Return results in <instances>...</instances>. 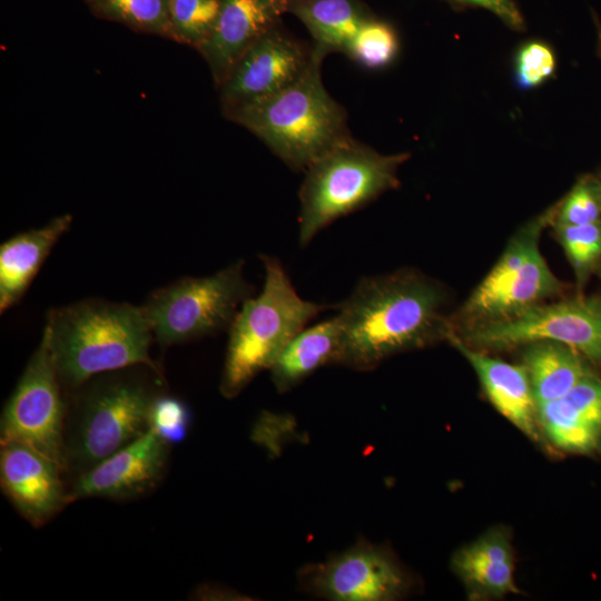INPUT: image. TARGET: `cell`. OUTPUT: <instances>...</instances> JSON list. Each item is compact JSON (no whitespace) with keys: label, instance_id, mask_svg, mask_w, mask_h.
Here are the masks:
<instances>
[{"label":"cell","instance_id":"1","mask_svg":"<svg viewBox=\"0 0 601 601\" xmlns=\"http://www.w3.org/2000/svg\"><path fill=\"white\" fill-rule=\"evenodd\" d=\"M444 286L415 268L364 276L338 305V365L371 371L392 355L446 341Z\"/></svg>","mask_w":601,"mask_h":601},{"label":"cell","instance_id":"2","mask_svg":"<svg viewBox=\"0 0 601 601\" xmlns=\"http://www.w3.org/2000/svg\"><path fill=\"white\" fill-rule=\"evenodd\" d=\"M43 329L66 394L89 378L135 365L161 370L141 305L86 298L50 308Z\"/></svg>","mask_w":601,"mask_h":601},{"label":"cell","instance_id":"3","mask_svg":"<svg viewBox=\"0 0 601 601\" xmlns=\"http://www.w3.org/2000/svg\"><path fill=\"white\" fill-rule=\"evenodd\" d=\"M165 390L162 370L135 365L98 374L67 394L66 473L89 470L149 430V408Z\"/></svg>","mask_w":601,"mask_h":601},{"label":"cell","instance_id":"4","mask_svg":"<svg viewBox=\"0 0 601 601\" xmlns=\"http://www.w3.org/2000/svg\"><path fill=\"white\" fill-rule=\"evenodd\" d=\"M314 51L312 65L295 83L272 97L223 112L295 170H306L351 138L345 109L322 82L325 55Z\"/></svg>","mask_w":601,"mask_h":601},{"label":"cell","instance_id":"5","mask_svg":"<svg viewBox=\"0 0 601 601\" xmlns=\"http://www.w3.org/2000/svg\"><path fill=\"white\" fill-rule=\"evenodd\" d=\"M264 286L246 299L228 332L219 392L236 397L262 371L269 370L289 341L327 307L303 299L280 260L260 255Z\"/></svg>","mask_w":601,"mask_h":601},{"label":"cell","instance_id":"6","mask_svg":"<svg viewBox=\"0 0 601 601\" xmlns=\"http://www.w3.org/2000/svg\"><path fill=\"white\" fill-rule=\"evenodd\" d=\"M410 155H383L352 137L306 169L298 196V242L307 246L338 218L400 186L398 168Z\"/></svg>","mask_w":601,"mask_h":601},{"label":"cell","instance_id":"7","mask_svg":"<svg viewBox=\"0 0 601 601\" xmlns=\"http://www.w3.org/2000/svg\"><path fill=\"white\" fill-rule=\"evenodd\" d=\"M555 210L556 204L516 229L487 275L450 314V333L510 319L562 294L563 283L540 252L541 235Z\"/></svg>","mask_w":601,"mask_h":601},{"label":"cell","instance_id":"8","mask_svg":"<svg viewBox=\"0 0 601 601\" xmlns=\"http://www.w3.org/2000/svg\"><path fill=\"white\" fill-rule=\"evenodd\" d=\"M236 260L213 275L183 277L151 292L141 305L154 341L161 347L228 331L243 303L254 295Z\"/></svg>","mask_w":601,"mask_h":601},{"label":"cell","instance_id":"9","mask_svg":"<svg viewBox=\"0 0 601 601\" xmlns=\"http://www.w3.org/2000/svg\"><path fill=\"white\" fill-rule=\"evenodd\" d=\"M450 335L483 352L508 351L536 341H553L572 347L587 361L601 366V296L577 295L559 302H545L510 319Z\"/></svg>","mask_w":601,"mask_h":601},{"label":"cell","instance_id":"10","mask_svg":"<svg viewBox=\"0 0 601 601\" xmlns=\"http://www.w3.org/2000/svg\"><path fill=\"white\" fill-rule=\"evenodd\" d=\"M66 413L67 394L43 329L39 345L3 407L0 443H22L59 464L66 473Z\"/></svg>","mask_w":601,"mask_h":601},{"label":"cell","instance_id":"11","mask_svg":"<svg viewBox=\"0 0 601 601\" xmlns=\"http://www.w3.org/2000/svg\"><path fill=\"white\" fill-rule=\"evenodd\" d=\"M315 57L280 24L255 40L218 86L223 112L272 97L295 83Z\"/></svg>","mask_w":601,"mask_h":601},{"label":"cell","instance_id":"12","mask_svg":"<svg viewBox=\"0 0 601 601\" xmlns=\"http://www.w3.org/2000/svg\"><path fill=\"white\" fill-rule=\"evenodd\" d=\"M309 593L333 601H390L407 588L403 571L384 550L358 542L298 572Z\"/></svg>","mask_w":601,"mask_h":601},{"label":"cell","instance_id":"13","mask_svg":"<svg viewBox=\"0 0 601 601\" xmlns=\"http://www.w3.org/2000/svg\"><path fill=\"white\" fill-rule=\"evenodd\" d=\"M169 445L152 430L73 477L70 502L105 497L129 500L146 494L164 476Z\"/></svg>","mask_w":601,"mask_h":601},{"label":"cell","instance_id":"14","mask_svg":"<svg viewBox=\"0 0 601 601\" xmlns=\"http://www.w3.org/2000/svg\"><path fill=\"white\" fill-rule=\"evenodd\" d=\"M0 484L3 494L33 526H41L70 502L65 470L19 443H0Z\"/></svg>","mask_w":601,"mask_h":601},{"label":"cell","instance_id":"15","mask_svg":"<svg viewBox=\"0 0 601 601\" xmlns=\"http://www.w3.org/2000/svg\"><path fill=\"white\" fill-rule=\"evenodd\" d=\"M289 0H220L213 33L198 49L218 87L244 51L280 22Z\"/></svg>","mask_w":601,"mask_h":601},{"label":"cell","instance_id":"16","mask_svg":"<svg viewBox=\"0 0 601 601\" xmlns=\"http://www.w3.org/2000/svg\"><path fill=\"white\" fill-rule=\"evenodd\" d=\"M538 422L559 449L592 454L601 449V378L592 371L564 396L538 405Z\"/></svg>","mask_w":601,"mask_h":601},{"label":"cell","instance_id":"17","mask_svg":"<svg viewBox=\"0 0 601 601\" xmlns=\"http://www.w3.org/2000/svg\"><path fill=\"white\" fill-rule=\"evenodd\" d=\"M470 363L493 406L524 434L536 441L538 405L524 366L510 364L472 348L453 335L446 339Z\"/></svg>","mask_w":601,"mask_h":601},{"label":"cell","instance_id":"18","mask_svg":"<svg viewBox=\"0 0 601 601\" xmlns=\"http://www.w3.org/2000/svg\"><path fill=\"white\" fill-rule=\"evenodd\" d=\"M71 224L72 216L63 214L41 227L20 231L1 244V314L21 300L46 258Z\"/></svg>","mask_w":601,"mask_h":601},{"label":"cell","instance_id":"19","mask_svg":"<svg viewBox=\"0 0 601 601\" xmlns=\"http://www.w3.org/2000/svg\"><path fill=\"white\" fill-rule=\"evenodd\" d=\"M513 561L509 536L494 530L459 551L453 558V566L470 595L499 598L519 592Z\"/></svg>","mask_w":601,"mask_h":601},{"label":"cell","instance_id":"20","mask_svg":"<svg viewBox=\"0 0 601 601\" xmlns=\"http://www.w3.org/2000/svg\"><path fill=\"white\" fill-rule=\"evenodd\" d=\"M342 333L336 315L298 332L270 366V380L285 393L326 365H338Z\"/></svg>","mask_w":601,"mask_h":601},{"label":"cell","instance_id":"21","mask_svg":"<svg viewBox=\"0 0 601 601\" xmlns=\"http://www.w3.org/2000/svg\"><path fill=\"white\" fill-rule=\"evenodd\" d=\"M522 347V365L536 405L564 396L592 372L588 361L565 344L536 341Z\"/></svg>","mask_w":601,"mask_h":601},{"label":"cell","instance_id":"22","mask_svg":"<svg viewBox=\"0 0 601 601\" xmlns=\"http://www.w3.org/2000/svg\"><path fill=\"white\" fill-rule=\"evenodd\" d=\"M288 12L305 24L314 39V48L325 56L344 52L372 16L359 0H290Z\"/></svg>","mask_w":601,"mask_h":601},{"label":"cell","instance_id":"23","mask_svg":"<svg viewBox=\"0 0 601 601\" xmlns=\"http://www.w3.org/2000/svg\"><path fill=\"white\" fill-rule=\"evenodd\" d=\"M98 18L169 38V0H83Z\"/></svg>","mask_w":601,"mask_h":601},{"label":"cell","instance_id":"24","mask_svg":"<svg viewBox=\"0 0 601 601\" xmlns=\"http://www.w3.org/2000/svg\"><path fill=\"white\" fill-rule=\"evenodd\" d=\"M220 0H169V39L199 49L214 31Z\"/></svg>","mask_w":601,"mask_h":601},{"label":"cell","instance_id":"25","mask_svg":"<svg viewBox=\"0 0 601 601\" xmlns=\"http://www.w3.org/2000/svg\"><path fill=\"white\" fill-rule=\"evenodd\" d=\"M555 238L582 288L601 266V220L577 226H553Z\"/></svg>","mask_w":601,"mask_h":601},{"label":"cell","instance_id":"26","mask_svg":"<svg viewBox=\"0 0 601 601\" xmlns=\"http://www.w3.org/2000/svg\"><path fill=\"white\" fill-rule=\"evenodd\" d=\"M398 37L386 21L371 16L359 27L344 53L368 69L387 67L398 52Z\"/></svg>","mask_w":601,"mask_h":601},{"label":"cell","instance_id":"27","mask_svg":"<svg viewBox=\"0 0 601 601\" xmlns=\"http://www.w3.org/2000/svg\"><path fill=\"white\" fill-rule=\"evenodd\" d=\"M601 220V181L599 177H581L568 195L556 203L553 226H577Z\"/></svg>","mask_w":601,"mask_h":601},{"label":"cell","instance_id":"28","mask_svg":"<svg viewBox=\"0 0 601 601\" xmlns=\"http://www.w3.org/2000/svg\"><path fill=\"white\" fill-rule=\"evenodd\" d=\"M191 421V410L183 398L165 390L154 397L149 408V428L169 446L185 441Z\"/></svg>","mask_w":601,"mask_h":601},{"label":"cell","instance_id":"29","mask_svg":"<svg viewBox=\"0 0 601 601\" xmlns=\"http://www.w3.org/2000/svg\"><path fill=\"white\" fill-rule=\"evenodd\" d=\"M555 69L552 49L541 41L522 46L515 59V80L522 89L538 87L550 78Z\"/></svg>","mask_w":601,"mask_h":601},{"label":"cell","instance_id":"30","mask_svg":"<svg viewBox=\"0 0 601 601\" xmlns=\"http://www.w3.org/2000/svg\"><path fill=\"white\" fill-rule=\"evenodd\" d=\"M455 4L477 7L495 14L511 29H524V19L514 0H449Z\"/></svg>","mask_w":601,"mask_h":601},{"label":"cell","instance_id":"31","mask_svg":"<svg viewBox=\"0 0 601 601\" xmlns=\"http://www.w3.org/2000/svg\"><path fill=\"white\" fill-rule=\"evenodd\" d=\"M195 599H201V600H218L223 599L221 597H225L226 599H238V594L235 592H228L227 590H224L223 588H210L208 587H200L198 588L195 593L193 594Z\"/></svg>","mask_w":601,"mask_h":601},{"label":"cell","instance_id":"32","mask_svg":"<svg viewBox=\"0 0 601 601\" xmlns=\"http://www.w3.org/2000/svg\"><path fill=\"white\" fill-rule=\"evenodd\" d=\"M598 51L601 58V27L598 24Z\"/></svg>","mask_w":601,"mask_h":601},{"label":"cell","instance_id":"33","mask_svg":"<svg viewBox=\"0 0 601 601\" xmlns=\"http://www.w3.org/2000/svg\"><path fill=\"white\" fill-rule=\"evenodd\" d=\"M597 274L600 276L601 278V266L599 267V269L597 270Z\"/></svg>","mask_w":601,"mask_h":601},{"label":"cell","instance_id":"34","mask_svg":"<svg viewBox=\"0 0 601 601\" xmlns=\"http://www.w3.org/2000/svg\"><path fill=\"white\" fill-rule=\"evenodd\" d=\"M599 178H600V181H601V176Z\"/></svg>","mask_w":601,"mask_h":601},{"label":"cell","instance_id":"35","mask_svg":"<svg viewBox=\"0 0 601 601\" xmlns=\"http://www.w3.org/2000/svg\"><path fill=\"white\" fill-rule=\"evenodd\" d=\"M290 1V0H289Z\"/></svg>","mask_w":601,"mask_h":601}]
</instances>
